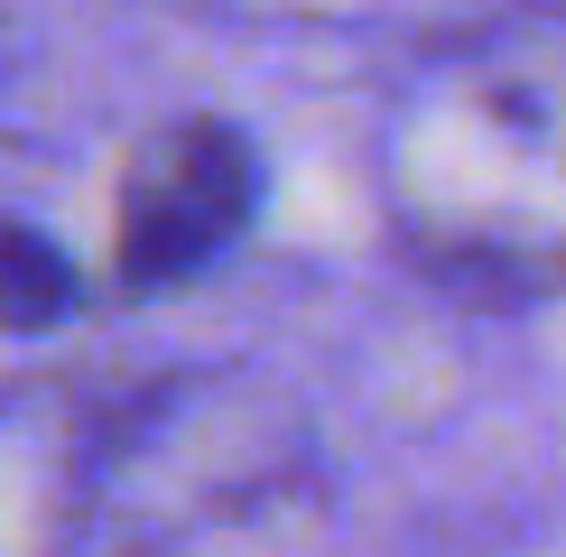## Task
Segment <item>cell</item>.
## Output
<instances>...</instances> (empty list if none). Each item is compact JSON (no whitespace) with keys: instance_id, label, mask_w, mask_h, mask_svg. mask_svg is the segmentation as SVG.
Returning a JSON list of instances; mask_svg holds the SVG:
<instances>
[{"instance_id":"5","label":"cell","mask_w":566,"mask_h":557,"mask_svg":"<svg viewBox=\"0 0 566 557\" xmlns=\"http://www.w3.org/2000/svg\"><path fill=\"white\" fill-rule=\"evenodd\" d=\"M84 307H93L84 261L46 223L0 204V335H56V325H75Z\"/></svg>"},{"instance_id":"1","label":"cell","mask_w":566,"mask_h":557,"mask_svg":"<svg viewBox=\"0 0 566 557\" xmlns=\"http://www.w3.org/2000/svg\"><path fill=\"white\" fill-rule=\"evenodd\" d=\"M371 204L399 261L464 307L566 297V0H492L399 56Z\"/></svg>"},{"instance_id":"6","label":"cell","mask_w":566,"mask_h":557,"mask_svg":"<svg viewBox=\"0 0 566 557\" xmlns=\"http://www.w3.org/2000/svg\"><path fill=\"white\" fill-rule=\"evenodd\" d=\"M214 19H242V29H371V19H399L409 0H196Z\"/></svg>"},{"instance_id":"4","label":"cell","mask_w":566,"mask_h":557,"mask_svg":"<svg viewBox=\"0 0 566 557\" xmlns=\"http://www.w3.org/2000/svg\"><path fill=\"white\" fill-rule=\"evenodd\" d=\"M103 428L75 381H0V557H75L103 493Z\"/></svg>"},{"instance_id":"2","label":"cell","mask_w":566,"mask_h":557,"mask_svg":"<svg viewBox=\"0 0 566 557\" xmlns=\"http://www.w3.org/2000/svg\"><path fill=\"white\" fill-rule=\"evenodd\" d=\"M93 529L130 557H335V474L270 381L168 371L112 409Z\"/></svg>"},{"instance_id":"3","label":"cell","mask_w":566,"mask_h":557,"mask_svg":"<svg viewBox=\"0 0 566 557\" xmlns=\"http://www.w3.org/2000/svg\"><path fill=\"white\" fill-rule=\"evenodd\" d=\"M270 196L261 139L223 112H168L130 139L122 186H112V278L122 307H158V297L214 278L232 251L251 242Z\"/></svg>"}]
</instances>
